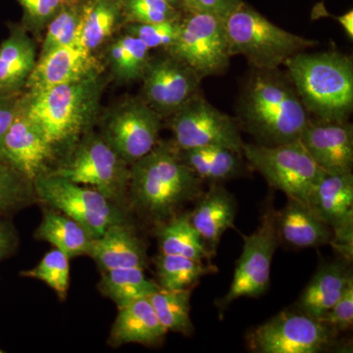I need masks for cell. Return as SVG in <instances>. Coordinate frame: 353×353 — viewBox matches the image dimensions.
Masks as SVG:
<instances>
[{"label":"cell","instance_id":"d6a6232c","mask_svg":"<svg viewBox=\"0 0 353 353\" xmlns=\"http://www.w3.org/2000/svg\"><path fill=\"white\" fill-rule=\"evenodd\" d=\"M38 201L31 181L6 162L0 161V217L12 214Z\"/></svg>","mask_w":353,"mask_h":353},{"label":"cell","instance_id":"7dc6e473","mask_svg":"<svg viewBox=\"0 0 353 353\" xmlns=\"http://www.w3.org/2000/svg\"><path fill=\"white\" fill-rule=\"evenodd\" d=\"M2 352H4L3 350H1V348H0V353H2Z\"/></svg>","mask_w":353,"mask_h":353},{"label":"cell","instance_id":"4dcf8cb0","mask_svg":"<svg viewBox=\"0 0 353 353\" xmlns=\"http://www.w3.org/2000/svg\"><path fill=\"white\" fill-rule=\"evenodd\" d=\"M192 289L167 290L159 289L148 296L158 319L166 331L192 336L194 324L190 318Z\"/></svg>","mask_w":353,"mask_h":353},{"label":"cell","instance_id":"d590c367","mask_svg":"<svg viewBox=\"0 0 353 353\" xmlns=\"http://www.w3.org/2000/svg\"><path fill=\"white\" fill-rule=\"evenodd\" d=\"M81 7L63 6L50 21L44 38L41 54L59 46L77 43Z\"/></svg>","mask_w":353,"mask_h":353},{"label":"cell","instance_id":"74e56055","mask_svg":"<svg viewBox=\"0 0 353 353\" xmlns=\"http://www.w3.org/2000/svg\"><path fill=\"white\" fill-rule=\"evenodd\" d=\"M319 321L326 325L334 333L347 331L353 324V281L341 299L334 303L328 312L320 318Z\"/></svg>","mask_w":353,"mask_h":353},{"label":"cell","instance_id":"e0dca14e","mask_svg":"<svg viewBox=\"0 0 353 353\" xmlns=\"http://www.w3.org/2000/svg\"><path fill=\"white\" fill-rule=\"evenodd\" d=\"M101 64L92 54L78 44L59 46L41 55L26 81L31 94L57 85L79 82L99 75Z\"/></svg>","mask_w":353,"mask_h":353},{"label":"cell","instance_id":"7402d4cb","mask_svg":"<svg viewBox=\"0 0 353 353\" xmlns=\"http://www.w3.org/2000/svg\"><path fill=\"white\" fill-rule=\"evenodd\" d=\"M279 241L294 248H313L331 243V229L308 204L289 199L276 212Z\"/></svg>","mask_w":353,"mask_h":353},{"label":"cell","instance_id":"cb8c5ba5","mask_svg":"<svg viewBox=\"0 0 353 353\" xmlns=\"http://www.w3.org/2000/svg\"><path fill=\"white\" fill-rule=\"evenodd\" d=\"M34 236L37 240L48 241L70 259L88 255L94 239L82 225L53 209L43 211Z\"/></svg>","mask_w":353,"mask_h":353},{"label":"cell","instance_id":"ee69618b","mask_svg":"<svg viewBox=\"0 0 353 353\" xmlns=\"http://www.w3.org/2000/svg\"><path fill=\"white\" fill-rule=\"evenodd\" d=\"M16 229L8 218L0 217V238L7 234L15 233Z\"/></svg>","mask_w":353,"mask_h":353},{"label":"cell","instance_id":"ba28073f","mask_svg":"<svg viewBox=\"0 0 353 353\" xmlns=\"http://www.w3.org/2000/svg\"><path fill=\"white\" fill-rule=\"evenodd\" d=\"M50 174L90 185L118 205L122 206L128 201L129 164L104 139L94 137L85 139L69 162Z\"/></svg>","mask_w":353,"mask_h":353},{"label":"cell","instance_id":"e575fe53","mask_svg":"<svg viewBox=\"0 0 353 353\" xmlns=\"http://www.w3.org/2000/svg\"><path fill=\"white\" fill-rule=\"evenodd\" d=\"M123 16L128 23L152 24L182 19L183 11L166 0H122Z\"/></svg>","mask_w":353,"mask_h":353},{"label":"cell","instance_id":"8992f818","mask_svg":"<svg viewBox=\"0 0 353 353\" xmlns=\"http://www.w3.org/2000/svg\"><path fill=\"white\" fill-rule=\"evenodd\" d=\"M243 155L270 187L289 199L308 204L325 172L315 163L299 139L277 145L243 143Z\"/></svg>","mask_w":353,"mask_h":353},{"label":"cell","instance_id":"7c38bea8","mask_svg":"<svg viewBox=\"0 0 353 353\" xmlns=\"http://www.w3.org/2000/svg\"><path fill=\"white\" fill-rule=\"evenodd\" d=\"M334 332L301 311H283L248 334V347L260 353H317L333 341Z\"/></svg>","mask_w":353,"mask_h":353},{"label":"cell","instance_id":"f546056e","mask_svg":"<svg viewBox=\"0 0 353 353\" xmlns=\"http://www.w3.org/2000/svg\"><path fill=\"white\" fill-rule=\"evenodd\" d=\"M154 265L157 283L160 289L167 290L192 289L203 276L216 270L204 261L164 253L155 257Z\"/></svg>","mask_w":353,"mask_h":353},{"label":"cell","instance_id":"b9f144b4","mask_svg":"<svg viewBox=\"0 0 353 353\" xmlns=\"http://www.w3.org/2000/svg\"><path fill=\"white\" fill-rule=\"evenodd\" d=\"M18 246V234L15 233L7 234V236L0 238V262L4 259H8L9 256L15 252Z\"/></svg>","mask_w":353,"mask_h":353},{"label":"cell","instance_id":"52a82bcc","mask_svg":"<svg viewBox=\"0 0 353 353\" xmlns=\"http://www.w3.org/2000/svg\"><path fill=\"white\" fill-rule=\"evenodd\" d=\"M32 185L38 201L75 220L94 239L111 225L128 222L120 205L88 185L52 174L38 176Z\"/></svg>","mask_w":353,"mask_h":353},{"label":"cell","instance_id":"484cf974","mask_svg":"<svg viewBox=\"0 0 353 353\" xmlns=\"http://www.w3.org/2000/svg\"><path fill=\"white\" fill-rule=\"evenodd\" d=\"M160 253L181 255L205 261L214 256L190 222V213L183 212L157 225Z\"/></svg>","mask_w":353,"mask_h":353},{"label":"cell","instance_id":"7bdbcfd3","mask_svg":"<svg viewBox=\"0 0 353 353\" xmlns=\"http://www.w3.org/2000/svg\"><path fill=\"white\" fill-rule=\"evenodd\" d=\"M318 15H322V14H327L329 17L333 18L343 27V31L347 34L348 39L350 41L353 39V11L350 10L348 12L343 14L341 16H334L332 14L325 12V9H316Z\"/></svg>","mask_w":353,"mask_h":353},{"label":"cell","instance_id":"5b68a950","mask_svg":"<svg viewBox=\"0 0 353 353\" xmlns=\"http://www.w3.org/2000/svg\"><path fill=\"white\" fill-rule=\"evenodd\" d=\"M231 57L241 55L254 69H279L318 41L285 31L241 1L225 20Z\"/></svg>","mask_w":353,"mask_h":353},{"label":"cell","instance_id":"4fadbf2b","mask_svg":"<svg viewBox=\"0 0 353 353\" xmlns=\"http://www.w3.org/2000/svg\"><path fill=\"white\" fill-rule=\"evenodd\" d=\"M145 101L161 116H172L201 92V78L189 65L167 51L150 57L143 73Z\"/></svg>","mask_w":353,"mask_h":353},{"label":"cell","instance_id":"7a4b0ae2","mask_svg":"<svg viewBox=\"0 0 353 353\" xmlns=\"http://www.w3.org/2000/svg\"><path fill=\"white\" fill-rule=\"evenodd\" d=\"M202 183L173 141H159L131 165L128 201L148 219L161 224L201 197Z\"/></svg>","mask_w":353,"mask_h":353},{"label":"cell","instance_id":"ffe728a7","mask_svg":"<svg viewBox=\"0 0 353 353\" xmlns=\"http://www.w3.org/2000/svg\"><path fill=\"white\" fill-rule=\"evenodd\" d=\"M167 334L168 332L158 319L150 299L143 297L118 308L108 343L113 347L128 343L155 347L164 341Z\"/></svg>","mask_w":353,"mask_h":353},{"label":"cell","instance_id":"8fae6325","mask_svg":"<svg viewBox=\"0 0 353 353\" xmlns=\"http://www.w3.org/2000/svg\"><path fill=\"white\" fill-rule=\"evenodd\" d=\"M276 212L272 201L265 206L256 231L245 236L243 253L234 269L233 281L226 296L219 301L225 308L241 297L262 296L270 285L272 260L279 236Z\"/></svg>","mask_w":353,"mask_h":353},{"label":"cell","instance_id":"836d02e7","mask_svg":"<svg viewBox=\"0 0 353 353\" xmlns=\"http://www.w3.org/2000/svg\"><path fill=\"white\" fill-rule=\"evenodd\" d=\"M70 259L57 248L46 253L34 268L21 272L24 278L46 283L61 301L66 299L70 285Z\"/></svg>","mask_w":353,"mask_h":353},{"label":"cell","instance_id":"f35d334b","mask_svg":"<svg viewBox=\"0 0 353 353\" xmlns=\"http://www.w3.org/2000/svg\"><path fill=\"white\" fill-rule=\"evenodd\" d=\"M25 18L34 27H41L50 22L63 6L62 0H17Z\"/></svg>","mask_w":353,"mask_h":353},{"label":"cell","instance_id":"277c9868","mask_svg":"<svg viewBox=\"0 0 353 353\" xmlns=\"http://www.w3.org/2000/svg\"><path fill=\"white\" fill-rule=\"evenodd\" d=\"M99 75L31 94L23 110L52 148L72 141L88 126L97 110Z\"/></svg>","mask_w":353,"mask_h":353},{"label":"cell","instance_id":"f1b7e54d","mask_svg":"<svg viewBox=\"0 0 353 353\" xmlns=\"http://www.w3.org/2000/svg\"><path fill=\"white\" fill-rule=\"evenodd\" d=\"M97 289L102 296L121 308L132 301L152 296L160 288L157 282L146 277L145 269L132 267L102 271Z\"/></svg>","mask_w":353,"mask_h":353},{"label":"cell","instance_id":"30bf717a","mask_svg":"<svg viewBox=\"0 0 353 353\" xmlns=\"http://www.w3.org/2000/svg\"><path fill=\"white\" fill-rule=\"evenodd\" d=\"M167 51L202 79L224 74L232 58L225 20L211 14L185 13L178 41Z\"/></svg>","mask_w":353,"mask_h":353},{"label":"cell","instance_id":"1f68e13d","mask_svg":"<svg viewBox=\"0 0 353 353\" xmlns=\"http://www.w3.org/2000/svg\"><path fill=\"white\" fill-rule=\"evenodd\" d=\"M150 50L141 39L132 34L121 37L109 51L114 73L127 82L143 78L150 59Z\"/></svg>","mask_w":353,"mask_h":353},{"label":"cell","instance_id":"d6986e66","mask_svg":"<svg viewBox=\"0 0 353 353\" xmlns=\"http://www.w3.org/2000/svg\"><path fill=\"white\" fill-rule=\"evenodd\" d=\"M88 256L94 259L101 271L117 268L145 269L148 253L129 222L116 223L99 238L94 239Z\"/></svg>","mask_w":353,"mask_h":353},{"label":"cell","instance_id":"83f0119b","mask_svg":"<svg viewBox=\"0 0 353 353\" xmlns=\"http://www.w3.org/2000/svg\"><path fill=\"white\" fill-rule=\"evenodd\" d=\"M183 162L202 181L220 183L240 176L243 153L220 146L181 150Z\"/></svg>","mask_w":353,"mask_h":353},{"label":"cell","instance_id":"ab89813d","mask_svg":"<svg viewBox=\"0 0 353 353\" xmlns=\"http://www.w3.org/2000/svg\"><path fill=\"white\" fill-rule=\"evenodd\" d=\"M243 0H183V13H206L226 20Z\"/></svg>","mask_w":353,"mask_h":353},{"label":"cell","instance_id":"44dd1931","mask_svg":"<svg viewBox=\"0 0 353 353\" xmlns=\"http://www.w3.org/2000/svg\"><path fill=\"white\" fill-rule=\"evenodd\" d=\"M236 215L234 196L223 185L212 183L210 189L197 199L196 208L190 212V222L215 255L223 234L234 228Z\"/></svg>","mask_w":353,"mask_h":353},{"label":"cell","instance_id":"60d3db41","mask_svg":"<svg viewBox=\"0 0 353 353\" xmlns=\"http://www.w3.org/2000/svg\"><path fill=\"white\" fill-rule=\"evenodd\" d=\"M19 109V102L7 95H0V148L7 130L12 124Z\"/></svg>","mask_w":353,"mask_h":353},{"label":"cell","instance_id":"8d00e7d4","mask_svg":"<svg viewBox=\"0 0 353 353\" xmlns=\"http://www.w3.org/2000/svg\"><path fill=\"white\" fill-rule=\"evenodd\" d=\"M181 21L182 19L152 24L128 23L127 34L141 39L150 50L161 48L168 50L180 36Z\"/></svg>","mask_w":353,"mask_h":353},{"label":"cell","instance_id":"bcb514c9","mask_svg":"<svg viewBox=\"0 0 353 353\" xmlns=\"http://www.w3.org/2000/svg\"><path fill=\"white\" fill-rule=\"evenodd\" d=\"M80 1V0H62V2H63V6H76V4H78V2Z\"/></svg>","mask_w":353,"mask_h":353},{"label":"cell","instance_id":"6da1fadb","mask_svg":"<svg viewBox=\"0 0 353 353\" xmlns=\"http://www.w3.org/2000/svg\"><path fill=\"white\" fill-rule=\"evenodd\" d=\"M236 115L241 129L266 145L297 141L310 119L289 75L279 69L252 68Z\"/></svg>","mask_w":353,"mask_h":353},{"label":"cell","instance_id":"3957f363","mask_svg":"<svg viewBox=\"0 0 353 353\" xmlns=\"http://www.w3.org/2000/svg\"><path fill=\"white\" fill-rule=\"evenodd\" d=\"M287 74L311 117L350 120L353 111L352 58L340 51L299 53Z\"/></svg>","mask_w":353,"mask_h":353},{"label":"cell","instance_id":"f6af8a7d","mask_svg":"<svg viewBox=\"0 0 353 353\" xmlns=\"http://www.w3.org/2000/svg\"><path fill=\"white\" fill-rule=\"evenodd\" d=\"M172 6L176 7V9L182 10L183 0H166Z\"/></svg>","mask_w":353,"mask_h":353},{"label":"cell","instance_id":"9c48e42d","mask_svg":"<svg viewBox=\"0 0 353 353\" xmlns=\"http://www.w3.org/2000/svg\"><path fill=\"white\" fill-rule=\"evenodd\" d=\"M170 128L180 150L220 146L243 153L245 141L238 121L213 106L201 92L171 116Z\"/></svg>","mask_w":353,"mask_h":353},{"label":"cell","instance_id":"2e32d148","mask_svg":"<svg viewBox=\"0 0 353 353\" xmlns=\"http://www.w3.org/2000/svg\"><path fill=\"white\" fill-rule=\"evenodd\" d=\"M299 139L325 173H352L353 126L350 120L310 116Z\"/></svg>","mask_w":353,"mask_h":353},{"label":"cell","instance_id":"4316f807","mask_svg":"<svg viewBox=\"0 0 353 353\" xmlns=\"http://www.w3.org/2000/svg\"><path fill=\"white\" fill-rule=\"evenodd\" d=\"M36 65V50L22 31L13 32L0 46V92L18 90Z\"/></svg>","mask_w":353,"mask_h":353},{"label":"cell","instance_id":"ac0fdd59","mask_svg":"<svg viewBox=\"0 0 353 353\" xmlns=\"http://www.w3.org/2000/svg\"><path fill=\"white\" fill-rule=\"evenodd\" d=\"M52 152V146L26 116L19 103L18 112L2 141L0 161L10 165L32 183L43 175L41 172Z\"/></svg>","mask_w":353,"mask_h":353},{"label":"cell","instance_id":"9a60e30c","mask_svg":"<svg viewBox=\"0 0 353 353\" xmlns=\"http://www.w3.org/2000/svg\"><path fill=\"white\" fill-rule=\"evenodd\" d=\"M309 206L331 229V245L343 259L353 254V175L325 174L313 192Z\"/></svg>","mask_w":353,"mask_h":353},{"label":"cell","instance_id":"5bb4252c","mask_svg":"<svg viewBox=\"0 0 353 353\" xmlns=\"http://www.w3.org/2000/svg\"><path fill=\"white\" fill-rule=\"evenodd\" d=\"M161 117L145 101H128L114 112L104 141L128 164L148 154L159 143Z\"/></svg>","mask_w":353,"mask_h":353},{"label":"cell","instance_id":"603a6c76","mask_svg":"<svg viewBox=\"0 0 353 353\" xmlns=\"http://www.w3.org/2000/svg\"><path fill=\"white\" fill-rule=\"evenodd\" d=\"M348 263L343 259L323 265L303 290L299 310L318 320L328 312L353 281Z\"/></svg>","mask_w":353,"mask_h":353},{"label":"cell","instance_id":"d4e9b609","mask_svg":"<svg viewBox=\"0 0 353 353\" xmlns=\"http://www.w3.org/2000/svg\"><path fill=\"white\" fill-rule=\"evenodd\" d=\"M123 16L122 0H88L81 6L77 44L97 50L111 34Z\"/></svg>","mask_w":353,"mask_h":353}]
</instances>
